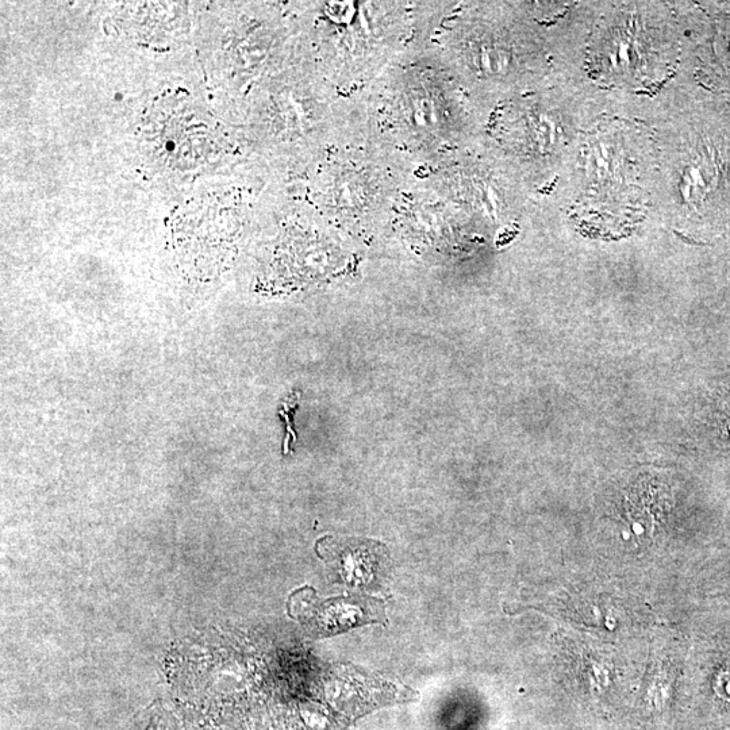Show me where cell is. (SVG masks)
<instances>
[{"label": "cell", "mask_w": 730, "mask_h": 730, "mask_svg": "<svg viewBox=\"0 0 730 730\" xmlns=\"http://www.w3.org/2000/svg\"><path fill=\"white\" fill-rule=\"evenodd\" d=\"M383 87L380 113L388 132L406 148L436 151L451 140V99L433 69L405 68Z\"/></svg>", "instance_id": "6da1fadb"}, {"label": "cell", "mask_w": 730, "mask_h": 730, "mask_svg": "<svg viewBox=\"0 0 730 730\" xmlns=\"http://www.w3.org/2000/svg\"><path fill=\"white\" fill-rule=\"evenodd\" d=\"M330 69L337 76H360L380 64L397 42V7L353 5L352 17L344 18L340 6L330 5Z\"/></svg>", "instance_id": "7a4b0ae2"}, {"label": "cell", "mask_w": 730, "mask_h": 730, "mask_svg": "<svg viewBox=\"0 0 730 730\" xmlns=\"http://www.w3.org/2000/svg\"><path fill=\"white\" fill-rule=\"evenodd\" d=\"M330 571L349 586L374 589L386 568V548L372 541H322Z\"/></svg>", "instance_id": "3957f363"}, {"label": "cell", "mask_w": 730, "mask_h": 730, "mask_svg": "<svg viewBox=\"0 0 730 730\" xmlns=\"http://www.w3.org/2000/svg\"><path fill=\"white\" fill-rule=\"evenodd\" d=\"M310 605L305 607V610H310V616H305L306 622L313 625L321 636L338 635L372 622H386L383 602L375 598H332L318 605Z\"/></svg>", "instance_id": "277c9868"}, {"label": "cell", "mask_w": 730, "mask_h": 730, "mask_svg": "<svg viewBox=\"0 0 730 730\" xmlns=\"http://www.w3.org/2000/svg\"><path fill=\"white\" fill-rule=\"evenodd\" d=\"M178 118V125H168L167 129L159 130L157 136H152L148 142L155 145L152 152L169 167L191 168L201 163L205 152L209 151L210 146L205 144L209 134L202 124L190 128L191 117Z\"/></svg>", "instance_id": "5b68a950"}, {"label": "cell", "mask_w": 730, "mask_h": 730, "mask_svg": "<svg viewBox=\"0 0 730 730\" xmlns=\"http://www.w3.org/2000/svg\"><path fill=\"white\" fill-rule=\"evenodd\" d=\"M721 175L720 160L714 149H699L686 164L680 175V194L683 201L701 203L716 190Z\"/></svg>", "instance_id": "8992f818"}, {"label": "cell", "mask_w": 730, "mask_h": 730, "mask_svg": "<svg viewBox=\"0 0 730 730\" xmlns=\"http://www.w3.org/2000/svg\"><path fill=\"white\" fill-rule=\"evenodd\" d=\"M717 690L722 697L730 698V668L729 671L722 672L720 678H718Z\"/></svg>", "instance_id": "52a82bcc"}, {"label": "cell", "mask_w": 730, "mask_h": 730, "mask_svg": "<svg viewBox=\"0 0 730 730\" xmlns=\"http://www.w3.org/2000/svg\"><path fill=\"white\" fill-rule=\"evenodd\" d=\"M725 426L726 430H728V433L730 434V398L728 399V402L725 403Z\"/></svg>", "instance_id": "ba28073f"}]
</instances>
